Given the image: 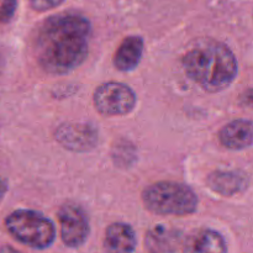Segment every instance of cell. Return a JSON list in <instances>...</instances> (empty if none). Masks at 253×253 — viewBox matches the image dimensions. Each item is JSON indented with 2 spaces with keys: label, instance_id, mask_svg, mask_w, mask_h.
I'll list each match as a JSON object with an SVG mask.
<instances>
[{
  "label": "cell",
  "instance_id": "cell-1",
  "mask_svg": "<svg viewBox=\"0 0 253 253\" xmlns=\"http://www.w3.org/2000/svg\"><path fill=\"white\" fill-rule=\"evenodd\" d=\"M93 35L91 22L83 14L64 11L37 25L32 52L37 64L49 76H66L84 63Z\"/></svg>",
  "mask_w": 253,
  "mask_h": 253
},
{
  "label": "cell",
  "instance_id": "cell-2",
  "mask_svg": "<svg viewBox=\"0 0 253 253\" xmlns=\"http://www.w3.org/2000/svg\"><path fill=\"white\" fill-rule=\"evenodd\" d=\"M182 66L188 78L210 94L224 91L239 74L234 51L214 39L197 40L183 54Z\"/></svg>",
  "mask_w": 253,
  "mask_h": 253
},
{
  "label": "cell",
  "instance_id": "cell-3",
  "mask_svg": "<svg viewBox=\"0 0 253 253\" xmlns=\"http://www.w3.org/2000/svg\"><path fill=\"white\" fill-rule=\"evenodd\" d=\"M141 199L148 211L162 216H189L199 205V197L192 187L173 180L152 183L142 190Z\"/></svg>",
  "mask_w": 253,
  "mask_h": 253
},
{
  "label": "cell",
  "instance_id": "cell-4",
  "mask_svg": "<svg viewBox=\"0 0 253 253\" xmlns=\"http://www.w3.org/2000/svg\"><path fill=\"white\" fill-rule=\"evenodd\" d=\"M10 236L32 250H46L56 241V226L42 212L31 209H17L4 220Z\"/></svg>",
  "mask_w": 253,
  "mask_h": 253
},
{
  "label": "cell",
  "instance_id": "cell-5",
  "mask_svg": "<svg viewBox=\"0 0 253 253\" xmlns=\"http://www.w3.org/2000/svg\"><path fill=\"white\" fill-rule=\"evenodd\" d=\"M93 103L94 108L100 115L108 118L125 116L135 110L137 95L128 84L106 82L94 90Z\"/></svg>",
  "mask_w": 253,
  "mask_h": 253
},
{
  "label": "cell",
  "instance_id": "cell-6",
  "mask_svg": "<svg viewBox=\"0 0 253 253\" xmlns=\"http://www.w3.org/2000/svg\"><path fill=\"white\" fill-rule=\"evenodd\" d=\"M61 240L68 249H81L90 236V221L85 210L76 203H64L58 210Z\"/></svg>",
  "mask_w": 253,
  "mask_h": 253
},
{
  "label": "cell",
  "instance_id": "cell-7",
  "mask_svg": "<svg viewBox=\"0 0 253 253\" xmlns=\"http://www.w3.org/2000/svg\"><path fill=\"white\" fill-rule=\"evenodd\" d=\"M54 140L69 152L88 153L99 143V130L91 123H63L54 131Z\"/></svg>",
  "mask_w": 253,
  "mask_h": 253
},
{
  "label": "cell",
  "instance_id": "cell-8",
  "mask_svg": "<svg viewBox=\"0 0 253 253\" xmlns=\"http://www.w3.org/2000/svg\"><path fill=\"white\" fill-rule=\"evenodd\" d=\"M189 236L184 231L173 227L158 226L147 231L145 247L150 252H188Z\"/></svg>",
  "mask_w": 253,
  "mask_h": 253
},
{
  "label": "cell",
  "instance_id": "cell-9",
  "mask_svg": "<svg viewBox=\"0 0 253 253\" xmlns=\"http://www.w3.org/2000/svg\"><path fill=\"white\" fill-rule=\"evenodd\" d=\"M207 185L221 197H234L249 190L251 177L242 169H217L208 175Z\"/></svg>",
  "mask_w": 253,
  "mask_h": 253
},
{
  "label": "cell",
  "instance_id": "cell-10",
  "mask_svg": "<svg viewBox=\"0 0 253 253\" xmlns=\"http://www.w3.org/2000/svg\"><path fill=\"white\" fill-rule=\"evenodd\" d=\"M253 125L249 119H236L220 128L219 142L230 151H242L253 143Z\"/></svg>",
  "mask_w": 253,
  "mask_h": 253
},
{
  "label": "cell",
  "instance_id": "cell-11",
  "mask_svg": "<svg viewBox=\"0 0 253 253\" xmlns=\"http://www.w3.org/2000/svg\"><path fill=\"white\" fill-rule=\"evenodd\" d=\"M145 52V40L138 35H131L121 41L114 53L113 63L119 72H132L141 63Z\"/></svg>",
  "mask_w": 253,
  "mask_h": 253
},
{
  "label": "cell",
  "instance_id": "cell-12",
  "mask_svg": "<svg viewBox=\"0 0 253 253\" xmlns=\"http://www.w3.org/2000/svg\"><path fill=\"white\" fill-rule=\"evenodd\" d=\"M103 245L108 252H133L137 246L135 229L126 222H113L106 227Z\"/></svg>",
  "mask_w": 253,
  "mask_h": 253
},
{
  "label": "cell",
  "instance_id": "cell-13",
  "mask_svg": "<svg viewBox=\"0 0 253 253\" xmlns=\"http://www.w3.org/2000/svg\"><path fill=\"white\" fill-rule=\"evenodd\" d=\"M229 251L226 241L220 232L211 229H202L189 236L188 252L225 253Z\"/></svg>",
  "mask_w": 253,
  "mask_h": 253
},
{
  "label": "cell",
  "instance_id": "cell-14",
  "mask_svg": "<svg viewBox=\"0 0 253 253\" xmlns=\"http://www.w3.org/2000/svg\"><path fill=\"white\" fill-rule=\"evenodd\" d=\"M17 10V0H2L0 5V24H9Z\"/></svg>",
  "mask_w": 253,
  "mask_h": 253
},
{
  "label": "cell",
  "instance_id": "cell-15",
  "mask_svg": "<svg viewBox=\"0 0 253 253\" xmlns=\"http://www.w3.org/2000/svg\"><path fill=\"white\" fill-rule=\"evenodd\" d=\"M66 0H30L31 9L37 12H44L48 10L56 9L57 6L62 5Z\"/></svg>",
  "mask_w": 253,
  "mask_h": 253
},
{
  "label": "cell",
  "instance_id": "cell-16",
  "mask_svg": "<svg viewBox=\"0 0 253 253\" xmlns=\"http://www.w3.org/2000/svg\"><path fill=\"white\" fill-rule=\"evenodd\" d=\"M7 188H9V185H7V179L1 174V173H0V203H1L2 199L5 198V194H6L7 192Z\"/></svg>",
  "mask_w": 253,
  "mask_h": 253
}]
</instances>
